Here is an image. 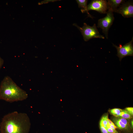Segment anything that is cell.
I'll return each instance as SVG.
<instances>
[{"instance_id": "6da1fadb", "label": "cell", "mask_w": 133, "mask_h": 133, "mask_svg": "<svg viewBox=\"0 0 133 133\" xmlns=\"http://www.w3.org/2000/svg\"><path fill=\"white\" fill-rule=\"evenodd\" d=\"M31 123L26 113L15 111L5 115L0 124V133H29Z\"/></svg>"}, {"instance_id": "7a4b0ae2", "label": "cell", "mask_w": 133, "mask_h": 133, "mask_svg": "<svg viewBox=\"0 0 133 133\" xmlns=\"http://www.w3.org/2000/svg\"><path fill=\"white\" fill-rule=\"evenodd\" d=\"M27 92L18 86L9 76H5L0 85V99L10 102L21 101L28 97Z\"/></svg>"}, {"instance_id": "3957f363", "label": "cell", "mask_w": 133, "mask_h": 133, "mask_svg": "<svg viewBox=\"0 0 133 133\" xmlns=\"http://www.w3.org/2000/svg\"><path fill=\"white\" fill-rule=\"evenodd\" d=\"M73 25L76 27L81 32L85 41H87L93 38H104V37L99 33L95 24L92 26H91L84 23L82 27H80L75 23Z\"/></svg>"}, {"instance_id": "277c9868", "label": "cell", "mask_w": 133, "mask_h": 133, "mask_svg": "<svg viewBox=\"0 0 133 133\" xmlns=\"http://www.w3.org/2000/svg\"><path fill=\"white\" fill-rule=\"evenodd\" d=\"M106 14L105 17L99 20L97 27L102 29L106 37L108 39V31L113 23L114 17L113 12L111 11L108 10Z\"/></svg>"}, {"instance_id": "5b68a950", "label": "cell", "mask_w": 133, "mask_h": 133, "mask_svg": "<svg viewBox=\"0 0 133 133\" xmlns=\"http://www.w3.org/2000/svg\"><path fill=\"white\" fill-rule=\"evenodd\" d=\"M133 37L130 41L123 46L120 44L118 46L113 43V46L117 50V54L116 55L119 58L120 61L123 58L125 57L133 56Z\"/></svg>"}, {"instance_id": "8992f818", "label": "cell", "mask_w": 133, "mask_h": 133, "mask_svg": "<svg viewBox=\"0 0 133 133\" xmlns=\"http://www.w3.org/2000/svg\"><path fill=\"white\" fill-rule=\"evenodd\" d=\"M107 1L105 0H93L87 5V10H94L101 14L106 13Z\"/></svg>"}, {"instance_id": "52a82bcc", "label": "cell", "mask_w": 133, "mask_h": 133, "mask_svg": "<svg viewBox=\"0 0 133 133\" xmlns=\"http://www.w3.org/2000/svg\"><path fill=\"white\" fill-rule=\"evenodd\" d=\"M116 13L120 14L124 17H133V3L130 0L123 2L118 8Z\"/></svg>"}, {"instance_id": "ba28073f", "label": "cell", "mask_w": 133, "mask_h": 133, "mask_svg": "<svg viewBox=\"0 0 133 133\" xmlns=\"http://www.w3.org/2000/svg\"><path fill=\"white\" fill-rule=\"evenodd\" d=\"M125 0H109L107 1L108 10L116 12L120 5Z\"/></svg>"}, {"instance_id": "9c48e42d", "label": "cell", "mask_w": 133, "mask_h": 133, "mask_svg": "<svg viewBox=\"0 0 133 133\" xmlns=\"http://www.w3.org/2000/svg\"><path fill=\"white\" fill-rule=\"evenodd\" d=\"M87 1L86 0H76L78 4L79 7L81 8V11L82 13H86L88 17L93 18V17L89 14L87 10Z\"/></svg>"}, {"instance_id": "30bf717a", "label": "cell", "mask_w": 133, "mask_h": 133, "mask_svg": "<svg viewBox=\"0 0 133 133\" xmlns=\"http://www.w3.org/2000/svg\"><path fill=\"white\" fill-rule=\"evenodd\" d=\"M119 116L126 119H130L132 118V115L126 111L124 110H122Z\"/></svg>"}, {"instance_id": "8fae6325", "label": "cell", "mask_w": 133, "mask_h": 133, "mask_svg": "<svg viewBox=\"0 0 133 133\" xmlns=\"http://www.w3.org/2000/svg\"><path fill=\"white\" fill-rule=\"evenodd\" d=\"M122 110L119 108H115L110 110L109 112L111 114L115 116H119Z\"/></svg>"}, {"instance_id": "7c38bea8", "label": "cell", "mask_w": 133, "mask_h": 133, "mask_svg": "<svg viewBox=\"0 0 133 133\" xmlns=\"http://www.w3.org/2000/svg\"><path fill=\"white\" fill-rule=\"evenodd\" d=\"M115 122L117 127L120 129H125L127 127V126L123 124L118 119L115 120Z\"/></svg>"}, {"instance_id": "4fadbf2b", "label": "cell", "mask_w": 133, "mask_h": 133, "mask_svg": "<svg viewBox=\"0 0 133 133\" xmlns=\"http://www.w3.org/2000/svg\"><path fill=\"white\" fill-rule=\"evenodd\" d=\"M100 126L101 131L102 133H109L106 128L103 125L101 120L100 123Z\"/></svg>"}, {"instance_id": "5bb4252c", "label": "cell", "mask_w": 133, "mask_h": 133, "mask_svg": "<svg viewBox=\"0 0 133 133\" xmlns=\"http://www.w3.org/2000/svg\"><path fill=\"white\" fill-rule=\"evenodd\" d=\"M118 119L123 124L127 126H128V122L126 119L122 118H119Z\"/></svg>"}, {"instance_id": "9a60e30c", "label": "cell", "mask_w": 133, "mask_h": 133, "mask_svg": "<svg viewBox=\"0 0 133 133\" xmlns=\"http://www.w3.org/2000/svg\"><path fill=\"white\" fill-rule=\"evenodd\" d=\"M132 116L133 115V108L132 107H128L125 109Z\"/></svg>"}, {"instance_id": "2e32d148", "label": "cell", "mask_w": 133, "mask_h": 133, "mask_svg": "<svg viewBox=\"0 0 133 133\" xmlns=\"http://www.w3.org/2000/svg\"><path fill=\"white\" fill-rule=\"evenodd\" d=\"M106 129L109 133H114L116 131V130H114L109 127L107 128Z\"/></svg>"}, {"instance_id": "e0dca14e", "label": "cell", "mask_w": 133, "mask_h": 133, "mask_svg": "<svg viewBox=\"0 0 133 133\" xmlns=\"http://www.w3.org/2000/svg\"><path fill=\"white\" fill-rule=\"evenodd\" d=\"M108 127L114 130H116V129L117 128L116 127L114 123L108 126L106 128Z\"/></svg>"}, {"instance_id": "ac0fdd59", "label": "cell", "mask_w": 133, "mask_h": 133, "mask_svg": "<svg viewBox=\"0 0 133 133\" xmlns=\"http://www.w3.org/2000/svg\"><path fill=\"white\" fill-rule=\"evenodd\" d=\"M4 63V60L3 59L0 57V70L2 66Z\"/></svg>"}, {"instance_id": "d6986e66", "label": "cell", "mask_w": 133, "mask_h": 133, "mask_svg": "<svg viewBox=\"0 0 133 133\" xmlns=\"http://www.w3.org/2000/svg\"><path fill=\"white\" fill-rule=\"evenodd\" d=\"M131 124H132V127H133V120H132L131 121Z\"/></svg>"}, {"instance_id": "ffe728a7", "label": "cell", "mask_w": 133, "mask_h": 133, "mask_svg": "<svg viewBox=\"0 0 133 133\" xmlns=\"http://www.w3.org/2000/svg\"><path fill=\"white\" fill-rule=\"evenodd\" d=\"M114 133H118L116 131Z\"/></svg>"}]
</instances>
